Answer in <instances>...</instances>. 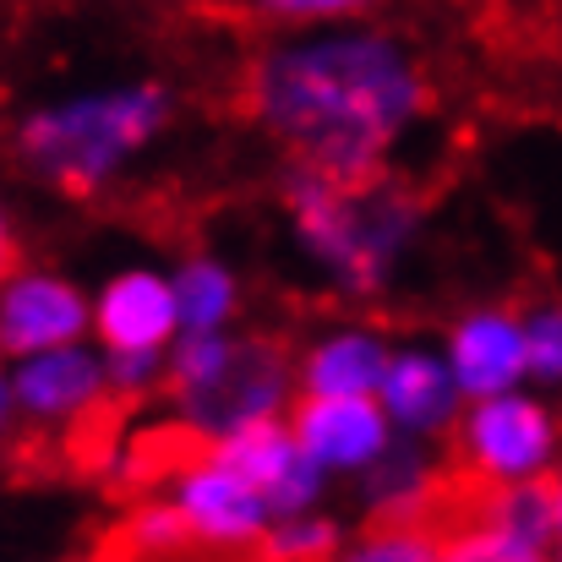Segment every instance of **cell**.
<instances>
[{"instance_id":"obj_1","label":"cell","mask_w":562,"mask_h":562,"mask_svg":"<svg viewBox=\"0 0 562 562\" xmlns=\"http://www.w3.org/2000/svg\"><path fill=\"white\" fill-rule=\"evenodd\" d=\"M246 115L290 165L372 181L431 115V71L420 49L376 22L279 27L246 66Z\"/></svg>"},{"instance_id":"obj_2","label":"cell","mask_w":562,"mask_h":562,"mask_svg":"<svg viewBox=\"0 0 562 562\" xmlns=\"http://www.w3.org/2000/svg\"><path fill=\"white\" fill-rule=\"evenodd\" d=\"M170 121L176 93L159 77L88 82L22 110L11 132V159L44 191L104 196L170 137Z\"/></svg>"},{"instance_id":"obj_3","label":"cell","mask_w":562,"mask_h":562,"mask_svg":"<svg viewBox=\"0 0 562 562\" xmlns=\"http://www.w3.org/2000/svg\"><path fill=\"white\" fill-rule=\"evenodd\" d=\"M284 218L301 262L345 301L387 295L415 246H420V202L387 176L372 181H339L306 165H290L284 176Z\"/></svg>"},{"instance_id":"obj_4","label":"cell","mask_w":562,"mask_h":562,"mask_svg":"<svg viewBox=\"0 0 562 562\" xmlns=\"http://www.w3.org/2000/svg\"><path fill=\"white\" fill-rule=\"evenodd\" d=\"M170 404L202 442L284 415L295 404V356L257 334H181L170 345Z\"/></svg>"},{"instance_id":"obj_5","label":"cell","mask_w":562,"mask_h":562,"mask_svg":"<svg viewBox=\"0 0 562 562\" xmlns=\"http://www.w3.org/2000/svg\"><path fill=\"white\" fill-rule=\"evenodd\" d=\"M448 437L475 486L552 481L562 470V409L536 382L464 398Z\"/></svg>"},{"instance_id":"obj_6","label":"cell","mask_w":562,"mask_h":562,"mask_svg":"<svg viewBox=\"0 0 562 562\" xmlns=\"http://www.w3.org/2000/svg\"><path fill=\"white\" fill-rule=\"evenodd\" d=\"M165 497L181 508L191 541L202 552H218V558H246V552H262V536L273 525V503L218 453H191L170 470L165 481Z\"/></svg>"},{"instance_id":"obj_7","label":"cell","mask_w":562,"mask_h":562,"mask_svg":"<svg viewBox=\"0 0 562 562\" xmlns=\"http://www.w3.org/2000/svg\"><path fill=\"white\" fill-rule=\"evenodd\" d=\"M93 334V290H82L66 268L16 262L0 279V350L5 361L38 356L55 345H77Z\"/></svg>"},{"instance_id":"obj_8","label":"cell","mask_w":562,"mask_h":562,"mask_svg":"<svg viewBox=\"0 0 562 562\" xmlns=\"http://www.w3.org/2000/svg\"><path fill=\"white\" fill-rule=\"evenodd\" d=\"M5 382L16 393L22 420L38 426V431H77L82 420H93L110 404L104 350L93 339L55 345V350H38V356H16V361H5Z\"/></svg>"},{"instance_id":"obj_9","label":"cell","mask_w":562,"mask_h":562,"mask_svg":"<svg viewBox=\"0 0 562 562\" xmlns=\"http://www.w3.org/2000/svg\"><path fill=\"white\" fill-rule=\"evenodd\" d=\"M301 448L328 470V481H361L398 442L376 393H295L284 409Z\"/></svg>"},{"instance_id":"obj_10","label":"cell","mask_w":562,"mask_h":562,"mask_svg":"<svg viewBox=\"0 0 562 562\" xmlns=\"http://www.w3.org/2000/svg\"><path fill=\"white\" fill-rule=\"evenodd\" d=\"M181 301L170 268L126 262L93 290V345L99 350H170L181 339Z\"/></svg>"},{"instance_id":"obj_11","label":"cell","mask_w":562,"mask_h":562,"mask_svg":"<svg viewBox=\"0 0 562 562\" xmlns=\"http://www.w3.org/2000/svg\"><path fill=\"white\" fill-rule=\"evenodd\" d=\"M207 448H218L268 503L273 514H301V508H323L328 497V470L301 448L290 415H268L251 426H235L224 437H213Z\"/></svg>"},{"instance_id":"obj_12","label":"cell","mask_w":562,"mask_h":562,"mask_svg":"<svg viewBox=\"0 0 562 562\" xmlns=\"http://www.w3.org/2000/svg\"><path fill=\"white\" fill-rule=\"evenodd\" d=\"M376 404L387 409V420H393L398 437H415V442L448 437L453 420H459V409H464V393L453 382V367H448L442 345L398 339L387 350L382 382H376Z\"/></svg>"},{"instance_id":"obj_13","label":"cell","mask_w":562,"mask_h":562,"mask_svg":"<svg viewBox=\"0 0 562 562\" xmlns=\"http://www.w3.org/2000/svg\"><path fill=\"white\" fill-rule=\"evenodd\" d=\"M442 356L453 367V382L464 398H486L503 387L530 382V356H525V312L514 306H464L448 328H442Z\"/></svg>"},{"instance_id":"obj_14","label":"cell","mask_w":562,"mask_h":562,"mask_svg":"<svg viewBox=\"0 0 562 562\" xmlns=\"http://www.w3.org/2000/svg\"><path fill=\"white\" fill-rule=\"evenodd\" d=\"M393 339L372 323H328L295 356L301 393H376Z\"/></svg>"},{"instance_id":"obj_15","label":"cell","mask_w":562,"mask_h":562,"mask_svg":"<svg viewBox=\"0 0 562 562\" xmlns=\"http://www.w3.org/2000/svg\"><path fill=\"white\" fill-rule=\"evenodd\" d=\"M176 279V301H181V328L187 334H224L240 323L246 312V284L235 273V262H224L218 251H191L170 268Z\"/></svg>"},{"instance_id":"obj_16","label":"cell","mask_w":562,"mask_h":562,"mask_svg":"<svg viewBox=\"0 0 562 562\" xmlns=\"http://www.w3.org/2000/svg\"><path fill=\"white\" fill-rule=\"evenodd\" d=\"M361 486H367V508L376 519H426L437 503V464L415 437H398L387 459L361 475Z\"/></svg>"},{"instance_id":"obj_17","label":"cell","mask_w":562,"mask_h":562,"mask_svg":"<svg viewBox=\"0 0 562 562\" xmlns=\"http://www.w3.org/2000/svg\"><path fill=\"white\" fill-rule=\"evenodd\" d=\"M437 562H558V547L519 536L481 508H464L437 525Z\"/></svg>"},{"instance_id":"obj_18","label":"cell","mask_w":562,"mask_h":562,"mask_svg":"<svg viewBox=\"0 0 562 562\" xmlns=\"http://www.w3.org/2000/svg\"><path fill=\"white\" fill-rule=\"evenodd\" d=\"M191 547L196 541H191L187 519H181V508L165 492L132 503L126 519H121V552H132V558H143V562H176V558H187Z\"/></svg>"},{"instance_id":"obj_19","label":"cell","mask_w":562,"mask_h":562,"mask_svg":"<svg viewBox=\"0 0 562 562\" xmlns=\"http://www.w3.org/2000/svg\"><path fill=\"white\" fill-rule=\"evenodd\" d=\"M328 562H437V525L426 519H376L367 536L339 541Z\"/></svg>"},{"instance_id":"obj_20","label":"cell","mask_w":562,"mask_h":562,"mask_svg":"<svg viewBox=\"0 0 562 562\" xmlns=\"http://www.w3.org/2000/svg\"><path fill=\"white\" fill-rule=\"evenodd\" d=\"M475 508H481V514H492L497 525L519 530V536H536V541H552V547H558V508H552V481L481 486Z\"/></svg>"},{"instance_id":"obj_21","label":"cell","mask_w":562,"mask_h":562,"mask_svg":"<svg viewBox=\"0 0 562 562\" xmlns=\"http://www.w3.org/2000/svg\"><path fill=\"white\" fill-rule=\"evenodd\" d=\"M339 541H345V530L323 508L273 514V525L262 536V558L268 562H328L339 552Z\"/></svg>"},{"instance_id":"obj_22","label":"cell","mask_w":562,"mask_h":562,"mask_svg":"<svg viewBox=\"0 0 562 562\" xmlns=\"http://www.w3.org/2000/svg\"><path fill=\"white\" fill-rule=\"evenodd\" d=\"M525 356L536 387H562V301L525 306Z\"/></svg>"},{"instance_id":"obj_23","label":"cell","mask_w":562,"mask_h":562,"mask_svg":"<svg viewBox=\"0 0 562 562\" xmlns=\"http://www.w3.org/2000/svg\"><path fill=\"white\" fill-rule=\"evenodd\" d=\"M104 372H110V398L137 404L170 382V350H104Z\"/></svg>"},{"instance_id":"obj_24","label":"cell","mask_w":562,"mask_h":562,"mask_svg":"<svg viewBox=\"0 0 562 562\" xmlns=\"http://www.w3.org/2000/svg\"><path fill=\"white\" fill-rule=\"evenodd\" d=\"M262 22L273 27H317V22H356V16H376L393 0H246Z\"/></svg>"},{"instance_id":"obj_25","label":"cell","mask_w":562,"mask_h":562,"mask_svg":"<svg viewBox=\"0 0 562 562\" xmlns=\"http://www.w3.org/2000/svg\"><path fill=\"white\" fill-rule=\"evenodd\" d=\"M16 262H22V224H16V207H11V196L0 187V279H5Z\"/></svg>"},{"instance_id":"obj_26","label":"cell","mask_w":562,"mask_h":562,"mask_svg":"<svg viewBox=\"0 0 562 562\" xmlns=\"http://www.w3.org/2000/svg\"><path fill=\"white\" fill-rule=\"evenodd\" d=\"M22 426V409H16V393H11V382L0 376V442H11V431Z\"/></svg>"},{"instance_id":"obj_27","label":"cell","mask_w":562,"mask_h":562,"mask_svg":"<svg viewBox=\"0 0 562 562\" xmlns=\"http://www.w3.org/2000/svg\"><path fill=\"white\" fill-rule=\"evenodd\" d=\"M552 508H558V547H562V470L552 475Z\"/></svg>"},{"instance_id":"obj_28","label":"cell","mask_w":562,"mask_h":562,"mask_svg":"<svg viewBox=\"0 0 562 562\" xmlns=\"http://www.w3.org/2000/svg\"><path fill=\"white\" fill-rule=\"evenodd\" d=\"M93 562H143V558H132V552H121V547H115V552H99Z\"/></svg>"},{"instance_id":"obj_29","label":"cell","mask_w":562,"mask_h":562,"mask_svg":"<svg viewBox=\"0 0 562 562\" xmlns=\"http://www.w3.org/2000/svg\"><path fill=\"white\" fill-rule=\"evenodd\" d=\"M558 38H562V0H558Z\"/></svg>"},{"instance_id":"obj_30","label":"cell","mask_w":562,"mask_h":562,"mask_svg":"<svg viewBox=\"0 0 562 562\" xmlns=\"http://www.w3.org/2000/svg\"><path fill=\"white\" fill-rule=\"evenodd\" d=\"M0 376H5V350H0Z\"/></svg>"},{"instance_id":"obj_31","label":"cell","mask_w":562,"mask_h":562,"mask_svg":"<svg viewBox=\"0 0 562 562\" xmlns=\"http://www.w3.org/2000/svg\"><path fill=\"white\" fill-rule=\"evenodd\" d=\"M558 562H562V547H558Z\"/></svg>"}]
</instances>
